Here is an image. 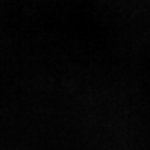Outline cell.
Masks as SVG:
<instances>
[]
</instances>
